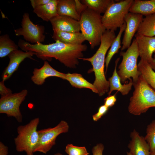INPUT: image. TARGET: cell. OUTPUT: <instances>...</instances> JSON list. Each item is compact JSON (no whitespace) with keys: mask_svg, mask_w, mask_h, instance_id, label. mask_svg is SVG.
<instances>
[{"mask_svg":"<svg viewBox=\"0 0 155 155\" xmlns=\"http://www.w3.org/2000/svg\"><path fill=\"white\" fill-rule=\"evenodd\" d=\"M150 155H155V149L150 151Z\"/></svg>","mask_w":155,"mask_h":155,"instance_id":"cell-38","label":"cell"},{"mask_svg":"<svg viewBox=\"0 0 155 155\" xmlns=\"http://www.w3.org/2000/svg\"><path fill=\"white\" fill-rule=\"evenodd\" d=\"M146 133L144 137L151 151L155 149V120L152 121L147 125Z\"/></svg>","mask_w":155,"mask_h":155,"instance_id":"cell-28","label":"cell"},{"mask_svg":"<svg viewBox=\"0 0 155 155\" xmlns=\"http://www.w3.org/2000/svg\"><path fill=\"white\" fill-rule=\"evenodd\" d=\"M149 63L150 64L152 69L155 71V58H153Z\"/></svg>","mask_w":155,"mask_h":155,"instance_id":"cell-37","label":"cell"},{"mask_svg":"<svg viewBox=\"0 0 155 155\" xmlns=\"http://www.w3.org/2000/svg\"><path fill=\"white\" fill-rule=\"evenodd\" d=\"M81 1L88 8L100 14H104L109 6L115 2L113 0H82Z\"/></svg>","mask_w":155,"mask_h":155,"instance_id":"cell-25","label":"cell"},{"mask_svg":"<svg viewBox=\"0 0 155 155\" xmlns=\"http://www.w3.org/2000/svg\"><path fill=\"white\" fill-rule=\"evenodd\" d=\"M76 11L79 15L81 16V14L88 7L85 4L82 3L81 1L75 0Z\"/></svg>","mask_w":155,"mask_h":155,"instance_id":"cell-32","label":"cell"},{"mask_svg":"<svg viewBox=\"0 0 155 155\" xmlns=\"http://www.w3.org/2000/svg\"><path fill=\"white\" fill-rule=\"evenodd\" d=\"M18 45L16 44L5 34L0 36V57L3 58L8 55L13 51L18 50Z\"/></svg>","mask_w":155,"mask_h":155,"instance_id":"cell-27","label":"cell"},{"mask_svg":"<svg viewBox=\"0 0 155 155\" xmlns=\"http://www.w3.org/2000/svg\"><path fill=\"white\" fill-rule=\"evenodd\" d=\"M52 38L55 41L72 45L82 44L86 40L81 32H69L53 29Z\"/></svg>","mask_w":155,"mask_h":155,"instance_id":"cell-18","label":"cell"},{"mask_svg":"<svg viewBox=\"0 0 155 155\" xmlns=\"http://www.w3.org/2000/svg\"><path fill=\"white\" fill-rule=\"evenodd\" d=\"M131 140L128 147L132 155H150L149 146L144 137L135 129L130 133Z\"/></svg>","mask_w":155,"mask_h":155,"instance_id":"cell-16","label":"cell"},{"mask_svg":"<svg viewBox=\"0 0 155 155\" xmlns=\"http://www.w3.org/2000/svg\"><path fill=\"white\" fill-rule=\"evenodd\" d=\"M4 82V81L3 80L0 82V94L1 96H5L12 93L11 90L5 86Z\"/></svg>","mask_w":155,"mask_h":155,"instance_id":"cell-33","label":"cell"},{"mask_svg":"<svg viewBox=\"0 0 155 155\" xmlns=\"http://www.w3.org/2000/svg\"><path fill=\"white\" fill-rule=\"evenodd\" d=\"M134 91L130 98L128 106L129 113L139 115L146 113L150 108L155 107V90L141 75L133 84Z\"/></svg>","mask_w":155,"mask_h":155,"instance_id":"cell-3","label":"cell"},{"mask_svg":"<svg viewBox=\"0 0 155 155\" xmlns=\"http://www.w3.org/2000/svg\"><path fill=\"white\" fill-rule=\"evenodd\" d=\"M40 121L37 117L24 125L18 127V135L14 139L16 149L18 152H25L26 155H33L34 149L38 140L37 128Z\"/></svg>","mask_w":155,"mask_h":155,"instance_id":"cell-5","label":"cell"},{"mask_svg":"<svg viewBox=\"0 0 155 155\" xmlns=\"http://www.w3.org/2000/svg\"><path fill=\"white\" fill-rule=\"evenodd\" d=\"M28 91L24 89L20 92L11 93L1 96L0 99V113L6 114L8 117H14L19 123L22 121V116L20 106L25 100Z\"/></svg>","mask_w":155,"mask_h":155,"instance_id":"cell-9","label":"cell"},{"mask_svg":"<svg viewBox=\"0 0 155 155\" xmlns=\"http://www.w3.org/2000/svg\"><path fill=\"white\" fill-rule=\"evenodd\" d=\"M8 147L2 142H0V155H7L8 154Z\"/></svg>","mask_w":155,"mask_h":155,"instance_id":"cell-36","label":"cell"},{"mask_svg":"<svg viewBox=\"0 0 155 155\" xmlns=\"http://www.w3.org/2000/svg\"><path fill=\"white\" fill-rule=\"evenodd\" d=\"M65 74L59 72L53 68L46 61L40 68H35L33 72L31 80L35 84L41 85L45 82L46 79L55 76L65 80Z\"/></svg>","mask_w":155,"mask_h":155,"instance_id":"cell-14","label":"cell"},{"mask_svg":"<svg viewBox=\"0 0 155 155\" xmlns=\"http://www.w3.org/2000/svg\"><path fill=\"white\" fill-rule=\"evenodd\" d=\"M57 12L58 15L68 16L78 21L80 19L76 10L75 0H58Z\"/></svg>","mask_w":155,"mask_h":155,"instance_id":"cell-21","label":"cell"},{"mask_svg":"<svg viewBox=\"0 0 155 155\" xmlns=\"http://www.w3.org/2000/svg\"><path fill=\"white\" fill-rule=\"evenodd\" d=\"M137 69L147 83L155 90V72L150 64L141 59L137 64Z\"/></svg>","mask_w":155,"mask_h":155,"instance_id":"cell-24","label":"cell"},{"mask_svg":"<svg viewBox=\"0 0 155 155\" xmlns=\"http://www.w3.org/2000/svg\"><path fill=\"white\" fill-rule=\"evenodd\" d=\"M129 12L145 16L155 13V0H134Z\"/></svg>","mask_w":155,"mask_h":155,"instance_id":"cell-20","label":"cell"},{"mask_svg":"<svg viewBox=\"0 0 155 155\" xmlns=\"http://www.w3.org/2000/svg\"><path fill=\"white\" fill-rule=\"evenodd\" d=\"M116 36L115 32L106 30L102 37L99 47L96 53L91 57L80 59L91 63L92 71L95 75L93 85L100 96L109 91V82L106 78L104 72L105 55Z\"/></svg>","mask_w":155,"mask_h":155,"instance_id":"cell-2","label":"cell"},{"mask_svg":"<svg viewBox=\"0 0 155 155\" xmlns=\"http://www.w3.org/2000/svg\"><path fill=\"white\" fill-rule=\"evenodd\" d=\"M65 151L68 155H88L89 154L85 147L75 146L71 144L66 146Z\"/></svg>","mask_w":155,"mask_h":155,"instance_id":"cell-29","label":"cell"},{"mask_svg":"<svg viewBox=\"0 0 155 155\" xmlns=\"http://www.w3.org/2000/svg\"><path fill=\"white\" fill-rule=\"evenodd\" d=\"M21 26V28L14 30L16 36H22L27 42L34 44L42 43L44 41V27L34 24L30 20L28 13H25L23 15Z\"/></svg>","mask_w":155,"mask_h":155,"instance_id":"cell-10","label":"cell"},{"mask_svg":"<svg viewBox=\"0 0 155 155\" xmlns=\"http://www.w3.org/2000/svg\"><path fill=\"white\" fill-rule=\"evenodd\" d=\"M54 155H63L60 153H57L55 154Z\"/></svg>","mask_w":155,"mask_h":155,"instance_id":"cell-39","label":"cell"},{"mask_svg":"<svg viewBox=\"0 0 155 155\" xmlns=\"http://www.w3.org/2000/svg\"><path fill=\"white\" fill-rule=\"evenodd\" d=\"M133 0H125L112 4L102 16V23L106 30L115 32L124 23Z\"/></svg>","mask_w":155,"mask_h":155,"instance_id":"cell-7","label":"cell"},{"mask_svg":"<svg viewBox=\"0 0 155 155\" xmlns=\"http://www.w3.org/2000/svg\"><path fill=\"white\" fill-rule=\"evenodd\" d=\"M108 108L104 105L100 106L98 112L92 116L93 120L96 121L99 120L107 112Z\"/></svg>","mask_w":155,"mask_h":155,"instance_id":"cell-30","label":"cell"},{"mask_svg":"<svg viewBox=\"0 0 155 155\" xmlns=\"http://www.w3.org/2000/svg\"><path fill=\"white\" fill-rule=\"evenodd\" d=\"M104 148V146L102 144L100 143L97 144L92 149L93 155H103Z\"/></svg>","mask_w":155,"mask_h":155,"instance_id":"cell-34","label":"cell"},{"mask_svg":"<svg viewBox=\"0 0 155 155\" xmlns=\"http://www.w3.org/2000/svg\"><path fill=\"white\" fill-rule=\"evenodd\" d=\"M127 155H132L131 153L129 152H127Z\"/></svg>","mask_w":155,"mask_h":155,"instance_id":"cell-40","label":"cell"},{"mask_svg":"<svg viewBox=\"0 0 155 155\" xmlns=\"http://www.w3.org/2000/svg\"><path fill=\"white\" fill-rule=\"evenodd\" d=\"M80 31L90 44L91 48L100 45L106 30L102 22V16L88 8L81 15Z\"/></svg>","mask_w":155,"mask_h":155,"instance_id":"cell-4","label":"cell"},{"mask_svg":"<svg viewBox=\"0 0 155 155\" xmlns=\"http://www.w3.org/2000/svg\"><path fill=\"white\" fill-rule=\"evenodd\" d=\"M137 33L147 36H155V13L143 18Z\"/></svg>","mask_w":155,"mask_h":155,"instance_id":"cell-22","label":"cell"},{"mask_svg":"<svg viewBox=\"0 0 155 155\" xmlns=\"http://www.w3.org/2000/svg\"><path fill=\"white\" fill-rule=\"evenodd\" d=\"M53 29L69 32H79L80 31V21L68 16L57 15L49 21Z\"/></svg>","mask_w":155,"mask_h":155,"instance_id":"cell-15","label":"cell"},{"mask_svg":"<svg viewBox=\"0 0 155 155\" xmlns=\"http://www.w3.org/2000/svg\"><path fill=\"white\" fill-rule=\"evenodd\" d=\"M51 0H30L31 4L33 9L35 7L45 5L49 2Z\"/></svg>","mask_w":155,"mask_h":155,"instance_id":"cell-35","label":"cell"},{"mask_svg":"<svg viewBox=\"0 0 155 155\" xmlns=\"http://www.w3.org/2000/svg\"><path fill=\"white\" fill-rule=\"evenodd\" d=\"M120 58H118L115 61V66L112 76L109 78V89L108 94L110 95L114 90L119 91L123 96L127 94L131 90L133 84L132 79L127 84L122 85L121 79L117 70V66Z\"/></svg>","mask_w":155,"mask_h":155,"instance_id":"cell-17","label":"cell"},{"mask_svg":"<svg viewBox=\"0 0 155 155\" xmlns=\"http://www.w3.org/2000/svg\"><path fill=\"white\" fill-rule=\"evenodd\" d=\"M58 0H51L46 4L35 7L33 9V11L44 21H50L52 18L58 15Z\"/></svg>","mask_w":155,"mask_h":155,"instance_id":"cell-19","label":"cell"},{"mask_svg":"<svg viewBox=\"0 0 155 155\" xmlns=\"http://www.w3.org/2000/svg\"><path fill=\"white\" fill-rule=\"evenodd\" d=\"M69 129L67 123L62 120L54 127L38 130V140L34 149V153L39 152L46 154L55 144L57 137L61 133L67 132Z\"/></svg>","mask_w":155,"mask_h":155,"instance_id":"cell-8","label":"cell"},{"mask_svg":"<svg viewBox=\"0 0 155 155\" xmlns=\"http://www.w3.org/2000/svg\"><path fill=\"white\" fill-rule=\"evenodd\" d=\"M65 80H67L74 87L79 88H86L91 90L93 92H98L93 84L85 79L81 74L74 73L65 74Z\"/></svg>","mask_w":155,"mask_h":155,"instance_id":"cell-23","label":"cell"},{"mask_svg":"<svg viewBox=\"0 0 155 155\" xmlns=\"http://www.w3.org/2000/svg\"><path fill=\"white\" fill-rule=\"evenodd\" d=\"M18 45L25 51L35 53L38 58L43 60L50 61L52 58H54L65 66L71 68L76 67L79 63L78 60L83 58V52L88 48L86 44H69L59 41L49 44H31L20 40Z\"/></svg>","mask_w":155,"mask_h":155,"instance_id":"cell-1","label":"cell"},{"mask_svg":"<svg viewBox=\"0 0 155 155\" xmlns=\"http://www.w3.org/2000/svg\"><path fill=\"white\" fill-rule=\"evenodd\" d=\"M117 99L115 95H109L104 99V105L109 108L112 107L115 104Z\"/></svg>","mask_w":155,"mask_h":155,"instance_id":"cell-31","label":"cell"},{"mask_svg":"<svg viewBox=\"0 0 155 155\" xmlns=\"http://www.w3.org/2000/svg\"><path fill=\"white\" fill-rule=\"evenodd\" d=\"M34 55H35V53L33 52H23L18 50L11 52L8 55L9 61L3 74L2 80L5 81L9 78L13 73L17 70L20 64L26 58H28L34 59L32 57Z\"/></svg>","mask_w":155,"mask_h":155,"instance_id":"cell-12","label":"cell"},{"mask_svg":"<svg viewBox=\"0 0 155 155\" xmlns=\"http://www.w3.org/2000/svg\"><path fill=\"white\" fill-rule=\"evenodd\" d=\"M143 18V16L141 14L130 12L125 16L124 20L126 27L121 43V51L128 49L131 45L133 38Z\"/></svg>","mask_w":155,"mask_h":155,"instance_id":"cell-11","label":"cell"},{"mask_svg":"<svg viewBox=\"0 0 155 155\" xmlns=\"http://www.w3.org/2000/svg\"><path fill=\"white\" fill-rule=\"evenodd\" d=\"M126 27L125 22L123 25L119 28V32L113 42L105 59V65L106 67V73L110 61L113 57L118 53L119 49L121 48V38L123 32L124 31Z\"/></svg>","mask_w":155,"mask_h":155,"instance_id":"cell-26","label":"cell"},{"mask_svg":"<svg viewBox=\"0 0 155 155\" xmlns=\"http://www.w3.org/2000/svg\"><path fill=\"white\" fill-rule=\"evenodd\" d=\"M135 37L141 59L150 63L155 51V36H147L136 33Z\"/></svg>","mask_w":155,"mask_h":155,"instance_id":"cell-13","label":"cell"},{"mask_svg":"<svg viewBox=\"0 0 155 155\" xmlns=\"http://www.w3.org/2000/svg\"><path fill=\"white\" fill-rule=\"evenodd\" d=\"M120 55L122 59L117 72L121 82L125 83L127 80L132 79L133 84L135 83L141 74L137 69V61L139 55L135 39L126 51H121Z\"/></svg>","mask_w":155,"mask_h":155,"instance_id":"cell-6","label":"cell"}]
</instances>
